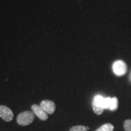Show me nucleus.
I'll use <instances>...</instances> for the list:
<instances>
[{"instance_id": "nucleus-1", "label": "nucleus", "mask_w": 131, "mask_h": 131, "mask_svg": "<svg viewBox=\"0 0 131 131\" xmlns=\"http://www.w3.org/2000/svg\"><path fill=\"white\" fill-rule=\"evenodd\" d=\"M34 112L29 111H24L18 115L16 122L21 126H27L34 122Z\"/></svg>"}, {"instance_id": "nucleus-2", "label": "nucleus", "mask_w": 131, "mask_h": 131, "mask_svg": "<svg viewBox=\"0 0 131 131\" xmlns=\"http://www.w3.org/2000/svg\"><path fill=\"white\" fill-rule=\"evenodd\" d=\"M104 98L100 95H96L92 101V109L96 115H101L104 112Z\"/></svg>"}, {"instance_id": "nucleus-3", "label": "nucleus", "mask_w": 131, "mask_h": 131, "mask_svg": "<svg viewBox=\"0 0 131 131\" xmlns=\"http://www.w3.org/2000/svg\"><path fill=\"white\" fill-rule=\"evenodd\" d=\"M112 70L115 74L117 76H123L126 72L127 66L122 60H117L113 63Z\"/></svg>"}, {"instance_id": "nucleus-4", "label": "nucleus", "mask_w": 131, "mask_h": 131, "mask_svg": "<svg viewBox=\"0 0 131 131\" xmlns=\"http://www.w3.org/2000/svg\"><path fill=\"white\" fill-rule=\"evenodd\" d=\"M0 117L7 122H11L14 118V113L7 106H0Z\"/></svg>"}, {"instance_id": "nucleus-5", "label": "nucleus", "mask_w": 131, "mask_h": 131, "mask_svg": "<svg viewBox=\"0 0 131 131\" xmlns=\"http://www.w3.org/2000/svg\"><path fill=\"white\" fill-rule=\"evenodd\" d=\"M40 107L45 111L47 114H52L55 112L56 109L55 103L50 100H43L40 103Z\"/></svg>"}, {"instance_id": "nucleus-6", "label": "nucleus", "mask_w": 131, "mask_h": 131, "mask_svg": "<svg viewBox=\"0 0 131 131\" xmlns=\"http://www.w3.org/2000/svg\"><path fill=\"white\" fill-rule=\"evenodd\" d=\"M31 108L34 114L36 115L41 120L46 121L48 119L47 114L40 107V106L37 105V104H33Z\"/></svg>"}, {"instance_id": "nucleus-7", "label": "nucleus", "mask_w": 131, "mask_h": 131, "mask_svg": "<svg viewBox=\"0 0 131 131\" xmlns=\"http://www.w3.org/2000/svg\"><path fill=\"white\" fill-rule=\"evenodd\" d=\"M114 127L112 124L110 123H106L103 124L98 128L95 131H113L114 130Z\"/></svg>"}, {"instance_id": "nucleus-8", "label": "nucleus", "mask_w": 131, "mask_h": 131, "mask_svg": "<svg viewBox=\"0 0 131 131\" xmlns=\"http://www.w3.org/2000/svg\"><path fill=\"white\" fill-rule=\"evenodd\" d=\"M118 101L117 98L116 97H113L111 98V104L109 109L111 111H114L117 110L118 108Z\"/></svg>"}, {"instance_id": "nucleus-9", "label": "nucleus", "mask_w": 131, "mask_h": 131, "mask_svg": "<svg viewBox=\"0 0 131 131\" xmlns=\"http://www.w3.org/2000/svg\"><path fill=\"white\" fill-rule=\"evenodd\" d=\"M69 131H88V129L84 126H75L71 127Z\"/></svg>"}, {"instance_id": "nucleus-10", "label": "nucleus", "mask_w": 131, "mask_h": 131, "mask_svg": "<svg viewBox=\"0 0 131 131\" xmlns=\"http://www.w3.org/2000/svg\"><path fill=\"white\" fill-rule=\"evenodd\" d=\"M124 128L126 131H131V119H127L124 122Z\"/></svg>"}, {"instance_id": "nucleus-11", "label": "nucleus", "mask_w": 131, "mask_h": 131, "mask_svg": "<svg viewBox=\"0 0 131 131\" xmlns=\"http://www.w3.org/2000/svg\"><path fill=\"white\" fill-rule=\"evenodd\" d=\"M111 98H110V97L104 98V109H109V107H110V104H111Z\"/></svg>"}, {"instance_id": "nucleus-12", "label": "nucleus", "mask_w": 131, "mask_h": 131, "mask_svg": "<svg viewBox=\"0 0 131 131\" xmlns=\"http://www.w3.org/2000/svg\"><path fill=\"white\" fill-rule=\"evenodd\" d=\"M129 80H130V81L131 82V72L130 73V75H129Z\"/></svg>"}, {"instance_id": "nucleus-13", "label": "nucleus", "mask_w": 131, "mask_h": 131, "mask_svg": "<svg viewBox=\"0 0 131 131\" xmlns=\"http://www.w3.org/2000/svg\"><path fill=\"white\" fill-rule=\"evenodd\" d=\"M86 128H87V129H88H88H89V127H86Z\"/></svg>"}]
</instances>
